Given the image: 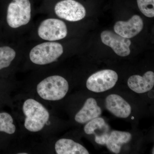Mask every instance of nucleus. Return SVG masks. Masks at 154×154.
Listing matches in <instances>:
<instances>
[{"mask_svg": "<svg viewBox=\"0 0 154 154\" xmlns=\"http://www.w3.org/2000/svg\"><path fill=\"white\" fill-rule=\"evenodd\" d=\"M109 135H110L107 133H104L100 136L96 135H95V141L96 143L102 145L106 144Z\"/></svg>", "mask_w": 154, "mask_h": 154, "instance_id": "6ab92c4d", "label": "nucleus"}, {"mask_svg": "<svg viewBox=\"0 0 154 154\" xmlns=\"http://www.w3.org/2000/svg\"><path fill=\"white\" fill-rule=\"evenodd\" d=\"M102 113V110L93 98L86 100L82 108L76 113L75 119L78 123H85L99 117Z\"/></svg>", "mask_w": 154, "mask_h": 154, "instance_id": "f8f14e48", "label": "nucleus"}, {"mask_svg": "<svg viewBox=\"0 0 154 154\" xmlns=\"http://www.w3.org/2000/svg\"><path fill=\"white\" fill-rule=\"evenodd\" d=\"M57 154H89L88 150L80 144L69 139H60L56 142Z\"/></svg>", "mask_w": 154, "mask_h": 154, "instance_id": "ddd939ff", "label": "nucleus"}, {"mask_svg": "<svg viewBox=\"0 0 154 154\" xmlns=\"http://www.w3.org/2000/svg\"><path fill=\"white\" fill-rule=\"evenodd\" d=\"M63 52V47L60 43L46 42L33 47L30 51L29 57L33 63L45 65L55 61Z\"/></svg>", "mask_w": 154, "mask_h": 154, "instance_id": "7ed1b4c3", "label": "nucleus"}, {"mask_svg": "<svg viewBox=\"0 0 154 154\" xmlns=\"http://www.w3.org/2000/svg\"><path fill=\"white\" fill-rule=\"evenodd\" d=\"M31 4L29 0H13L9 4L7 21L11 28H17L28 24L31 19Z\"/></svg>", "mask_w": 154, "mask_h": 154, "instance_id": "20e7f679", "label": "nucleus"}, {"mask_svg": "<svg viewBox=\"0 0 154 154\" xmlns=\"http://www.w3.org/2000/svg\"><path fill=\"white\" fill-rule=\"evenodd\" d=\"M131 139V134L130 133L113 131L109 135L106 145L110 151L118 154L121 150L122 145L129 142Z\"/></svg>", "mask_w": 154, "mask_h": 154, "instance_id": "4468645a", "label": "nucleus"}, {"mask_svg": "<svg viewBox=\"0 0 154 154\" xmlns=\"http://www.w3.org/2000/svg\"><path fill=\"white\" fill-rule=\"evenodd\" d=\"M105 104L107 110L119 118H127L131 113L130 105L122 97L116 94H111L107 96Z\"/></svg>", "mask_w": 154, "mask_h": 154, "instance_id": "9d476101", "label": "nucleus"}, {"mask_svg": "<svg viewBox=\"0 0 154 154\" xmlns=\"http://www.w3.org/2000/svg\"><path fill=\"white\" fill-rule=\"evenodd\" d=\"M38 34L40 38L49 41L65 38L67 28L65 23L59 19H48L42 22L38 27Z\"/></svg>", "mask_w": 154, "mask_h": 154, "instance_id": "423d86ee", "label": "nucleus"}, {"mask_svg": "<svg viewBox=\"0 0 154 154\" xmlns=\"http://www.w3.org/2000/svg\"><path fill=\"white\" fill-rule=\"evenodd\" d=\"M118 79V75L114 71L103 70L91 75L87 80L86 86L90 91L101 93L113 88Z\"/></svg>", "mask_w": 154, "mask_h": 154, "instance_id": "39448f33", "label": "nucleus"}, {"mask_svg": "<svg viewBox=\"0 0 154 154\" xmlns=\"http://www.w3.org/2000/svg\"><path fill=\"white\" fill-rule=\"evenodd\" d=\"M16 56L13 48L7 46L0 47V70L10 66Z\"/></svg>", "mask_w": 154, "mask_h": 154, "instance_id": "dca6fc26", "label": "nucleus"}, {"mask_svg": "<svg viewBox=\"0 0 154 154\" xmlns=\"http://www.w3.org/2000/svg\"><path fill=\"white\" fill-rule=\"evenodd\" d=\"M139 9L146 17H154V0H137Z\"/></svg>", "mask_w": 154, "mask_h": 154, "instance_id": "f3484780", "label": "nucleus"}, {"mask_svg": "<svg viewBox=\"0 0 154 154\" xmlns=\"http://www.w3.org/2000/svg\"><path fill=\"white\" fill-rule=\"evenodd\" d=\"M22 110L25 116L24 126L30 132L40 131L49 120L48 110L35 99H26L23 103Z\"/></svg>", "mask_w": 154, "mask_h": 154, "instance_id": "f257e3e1", "label": "nucleus"}, {"mask_svg": "<svg viewBox=\"0 0 154 154\" xmlns=\"http://www.w3.org/2000/svg\"><path fill=\"white\" fill-rule=\"evenodd\" d=\"M128 87L137 94H143L151 91L154 85V73L148 71L143 76L139 75L131 76L128 81Z\"/></svg>", "mask_w": 154, "mask_h": 154, "instance_id": "9b49d317", "label": "nucleus"}, {"mask_svg": "<svg viewBox=\"0 0 154 154\" xmlns=\"http://www.w3.org/2000/svg\"><path fill=\"white\" fill-rule=\"evenodd\" d=\"M67 80L59 75L48 77L41 81L36 87V92L42 99L55 101L63 99L69 91Z\"/></svg>", "mask_w": 154, "mask_h": 154, "instance_id": "f03ea898", "label": "nucleus"}, {"mask_svg": "<svg viewBox=\"0 0 154 154\" xmlns=\"http://www.w3.org/2000/svg\"><path fill=\"white\" fill-rule=\"evenodd\" d=\"M106 125L105 120L103 118L97 117L92 119L86 125L84 128V131L87 134H94L96 130L101 129Z\"/></svg>", "mask_w": 154, "mask_h": 154, "instance_id": "a211bd4d", "label": "nucleus"}, {"mask_svg": "<svg viewBox=\"0 0 154 154\" xmlns=\"http://www.w3.org/2000/svg\"><path fill=\"white\" fill-rule=\"evenodd\" d=\"M19 154H27V153H19Z\"/></svg>", "mask_w": 154, "mask_h": 154, "instance_id": "aec40b11", "label": "nucleus"}, {"mask_svg": "<svg viewBox=\"0 0 154 154\" xmlns=\"http://www.w3.org/2000/svg\"><path fill=\"white\" fill-rule=\"evenodd\" d=\"M102 42L111 48L114 52L121 57H126L131 53V41L111 30H105L101 33Z\"/></svg>", "mask_w": 154, "mask_h": 154, "instance_id": "6e6552de", "label": "nucleus"}, {"mask_svg": "<svg viewBox=\"0 0 154 154\" xmlns=\"http://www.w3.org/2000/svg\"><path fill=\"white\" fill-rule=\"evenodd\" d=\"M14 122V119L11 114L6 112L0 113V132L14 134L16 131Z\"/></svg>", "mask_w": 154, "mask_h": 154, "instance_id": "2eb2a0df", "label": "nucleus"}, {"mask_svg": "<svg viewBox=\"0 0 154 154\" xmlns=\"http://www.w3.org/2000/svg\"><path fill=\"white\" fill-rule=\"evenodd\" d=\"M142 19L139 16L134 15L126 22L118 21L114 25L116 33L122 37L130 38L139 34L143 28Z\"/></svg>", "mask_w": 154, "mask_h": 154, "instance_id": "1a4fd4ad", "label": "nucleus"}, {"mask_svg": "<svg viewBox=\"0 0 154 154\" xmlns=\"http://www.w3.org/2000/svg\"><path fill=\"white\" fill-rule=\"evenodd\" d=\"M57 16L69 22H77L86 16L85 7L75 0H63L58 2L54 8Z\"/></svg>", "mask_w": 154, "mask_h": 154, "instance_id": "0eeeda50", "label": "nucleus"}]
</instances>
